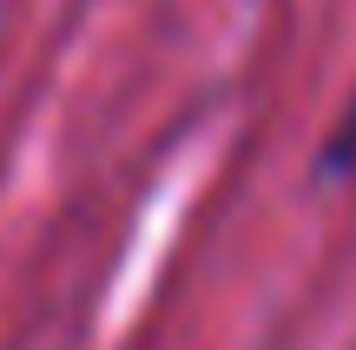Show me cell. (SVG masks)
Returning <instances> with one entry per match:
<instances>
[{
    "mask_svg": "<svg viewBox=\"0 0 356 350\" xmlns=\"http://www.w3.org/2000/svg\"><path fill=\"white\" fill-rule=\"evenodd\" d=\"M310 185H317V192H350L356 185V86H350V100L337 106V119L323 126L317 152H310Z\"/></svg>",
    "mask_w": 356,
    "mask_h": 350,
    "instance_id": "cell-1",
    "label": "cell"
}]
</instances>
